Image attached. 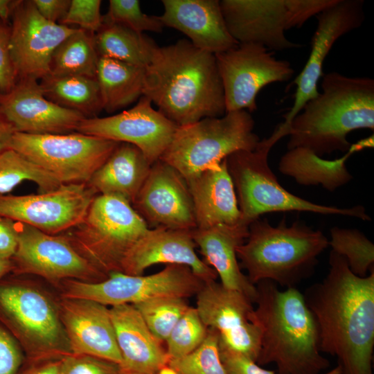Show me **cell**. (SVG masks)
Wrapping results in <instances>:
<instances>
[{
    "mask_svg": "<svg viewBox=\"0 0 374 374\" xmlns=\"http://www.w3.org/2000/svg\"><path fill=\"white\" fill-rule=\"evenodd\" d=\"M24 181L36 184L39 193L54 190L62 185L19 152L5 149L0 153V194L6 195Z\"/></svg>",
    "mask_w": 374,
    "mask_h": 374,
    "instance_id": "cell-34",
    "label": "cell"
},
{
    "mask_svg": "<svg viewBox=\"0 0 374 374\" xmlns=\"http://www.w3.org/2000/svg\"><path fill=\"white\" fill-rule=\"evenodd\" d=\"M61 374H123L115 362L87 355L70 354L62 359Z\"/></svg>",
    "mask_w": 374,
    "mask_h": 374,
    "instance_id": "cell-41",
    "label": "cell"
},
{
    "mask_svg": "<svg viewBox=\"0 0 374 374\" xmlns=\"http://www.w3.org/2000/svg\"><path fill=\"white\" fill-rule=\"evenodd\" d=\"M249 226L241 223L217 225L208 229H195L192 236L199 248L204 261L212 267L225 287L240 292L254 303L257 296L251 283L240 267L236 249L246 240Z\"/></svg>",
    "mask_w": 374,
    "mask_h": 374,
    "instance_id": "cell-26",
    "label": "cell"
},
{
    "mask_svg": "<svg viewBox=\"0 0 374 374\" xmlns=\"http://www.w3.org/2000/svg\"><path fill=\"white\" fill-rule=\"evenodd\" d=\"M205 283L187 266L166 265L150 275L132 276L115 272L100 282L78 280L62 281V297L87 299L111 307L136 304L150 299L176 296L187 299L196 296Z\"/></svg>",
    "mask_w": 374,
    "mask_h": 374,
    "instance_id": "cell-12",
    "label": "cell"
},
{
    "mask_svg": "<svg viewBox=\"0 0 374 374\" xmlns=\"http://www.w3.org/2000/svg\"><path fill=\"white\" fill-rule=\"evenodd\" d=\"M58 310L72 354L94 356L120 365L121 355L107 306L62 297Z\"/></svg>",
    "mask_w": 374,
    "mask_h": 374,
    "instance_id": "cell-23",
    "label": "cell"
},
{
    "mask_svg": "<svg viewBox=\"0 0 374 374\" xmlns=\"http://www.w3.org/2000/svg\"><path fill=\"white\" fill-rule=\"evenodd\" d=\"M120 143L74 132L14 133L7 145L62 184L87 183Z\"/></svg>",
    "mask_w": 374,
    "mask_h": 374,
    "instance_id": "cell-11",
    "label": "cell"
},
{
    "mask_svg": "<svg viewBox=\"0 0 374 374\" xmlns=\"http://www.w3.org/2000/svg\"><path fill=\"white\" fill-rule=\"evenodd\" d=\"M179 126L142 96L131 109L107 117L83 119L76 132L137 147L152 165L170 143Z\"/></svg>",
    "mask_w": 374,
    "mask_h": 374,
    "instance_id": "cell-18",
    "label": "cell"
},
{
    "mask_svg": "<svg viewBox=\"0 0 374 374\" xmlns=\"http://www.w3.org/2000/svg\"><path fill=\"white\" fill-rule=\"evenodd\" d=\"M186 181L192 197L196 229L241 223L235 190L226 159L217 167L207 169Z\"/></svg>",
    "mask_w": 374,
    "mask_h": 374,
    "instance_id": "cell-27",
    "label": "cell"
},
{
    "mask_svg": "<svg viewBox=\"0 0 374 374\" xmlns=\"http://www.w3.org/2000/svg\"><path fill=\"white\" fill-rule=\"evenodd\" d=\"M103 23L119 24L138 33H161L165 27L159 16L142 12L138 0H110Z\"/></svg>",
    "mask_w": 374,
    "mask_h": 374,
    "instance_id": "cell-39",
    "label": "cell"
},
{
    "mask_svg": "<svg viewBox=\"0 0 374 374\" xmlns=\"http://www.w3.org/2000/svg\"><path fill=\"white\" fill-rule=\"evenodd\" d=\"M221 77L226 112L257 109L256 97L265 86L289 81L294 70L287 60L258 44H238L215 55Z\"/></svg>",
    "mask_w": 374,
    "mask_h": 374,
    "instance_id": "cell-13",
    "label": "cell"
},
{
    "mask_svg": "<svg viewBox=\"0 0 374 374\" xmlns=\"http://www.w3.org/2000/svg\"><path fill=\"white\" fill-rule=\"evenodd\" d=\"M275 283L256 284L253 317L260 329L256 363L274 364L277 374H320L330 366L319 350V330L303 294Z\"/></svg>",
    "mask_w": 374,
    "mask_h": 374,
    "instance_id": "cell-3",
    "label": "cell"
},
{
    "mask_svg": "<svg viewBox=\"0 0 374 374\" xmlns=\"http://www.w3.org/2000/svg\"><path fill=\"white\" fill-rule=\"evenodd\" d=\"M39 82L43 94L48 100L77 112L86 118L98 117L103 110L96 78L48 75Z\"/></svg>",
    "mask_w": 374,
    "mask_h": 374,
    "instance_id": "cell-31",
    "label": "cell"
},
{
    "mask_svg": "<svg viewBox=\"0 0 374 374\" xmlns=\"http://www.w3.org/2000/svg\"><path fill=\"white\" fill-rule=\"evenodd\" d=\"M289 132L290 125L283 122L269 137L260 140L253 150H239L226 158L241 223L249 226L263 214L285 211L338 215L370 221L363 206L339 208L315 204L291 193L280 184L269 168L268 155L272 147Z\"/></svg>",
    "mask_w": 374,
    "mask_h": 374,
    "instance_id": "cell-6",
    "label": "cell"
},
{
    "mask_svg": "<svg viewBox=\"0 0 374 374\" xmlns=\"http://www.w3.org/2000/svg\"><path fill=\"white\" fill-rule=\"evenodd\" d=\"M71 0H33L39 13L46 20L60 24L67 13Z\"/></svg>",
    "mask_w": 374,
    "mask_h": 374,
    "instance_id": "cell-46",
    "label": "cell"
},
{
    "mask_svg": "<svg viewBox=\"0 0 374 374\" xmlns=\"http://www.w3.org/2000/svg\"><path fill=\"white\" fill-rule=\"evenodd\" d=\"M143 96L179 127L226 113L215 55L188 39L155 48L145 67Z\"/></svg>",
    "mask_w": 374,
    "mask_h": 374,
    "instance_id": "cell-2",
    "label": "cell"
},
{
    "mask_svg": "<svg viewBox=\"0 0 374 374\" xmlns=\"http://www.w3.org/2000/svg\"><path fill=\"white\" fill-rule=\"evenodd\" d=\"M164 26L178 30L196 48L214 55L238 44L226 28L218 0H163Z\"/></svg>",
    "mask_w": 374,
    "mask_h": 374,
    "instance_id": "cell-24",
    "label": "cell"
},
{
    "mask_svg": "<svg viewBox=\"0 0 374 374\" xmlns=\"http://www.w3.org/2000/svg\"><path fill=\"white\" fill-rule=\"evenodd\" d=\"M18 244L12 273L32 274L52 283L65 280L98 283L108 277L82 257L62 234L51 235L17 222Z\"/></svg>",
    "mask_w": 374,
    "mask_h": 374,
    "instance_id": "cell-14",
    "label": "cell"
},
{
    "mask_svg": "<svg viewBox=\"0 0 374 374\" xmlns=\"http://www.w3.org/2000/svg\"><path fill=\"white\" fill-rule=\"evenodd\" d=\"M335 0H222V13L238 44H258L269 50L299 48L285 32L301 27Z\"/></svg>",
    "mask_w": 374,
    "mask_h": 374,
    "instance_id": "cell-10",
    "label": "cell"
},
{
    "mask_svg": "<svg viewBox=\"0 0 374 374\" xmlns=\"http://www.w3.org/2000/svg\"><path fill=\"white\" fill-rule=\"evenodd\" d=\"M322 92L308 101L290 124L287 150L305 148L322 157L347 152L348 134L374 130V80L338 72L323 74Z\"/></svg>",
    "mask_w": 374,
    "mask_h": 374,
    "instance_id": "cell-4",
    "label": "cell"
},
{
    "mask_svg": "<svg viewBox=\"0 0 374 374\" xmlns=\"http://www.w3.org/2000/svg\"><path fill=\"white\" fill-rule=\"evenodd\" d=\"M154 227L196 229L192 197L185 178L172 166L159 159L132 204Z\"/></svg>",
    "mask_w": 374,
    "mask_h": 374,
    "instance_id": "cell-20",
    "label": "cell"
},
{
    "mask_svg": "<svg viewBox=\"0 0 374 374\" xmlns=\"http://www.w3.org/2000/svg\"><path fill=\"white\" fill-rule=\"evenodd\" d=\"M373 145V136L353 144L344 155L335 160L323 159L301 148L288 150L281 157L278 169L304 186L321 185L333 192L346 184L353 177L346 166V160L355 152Z\"/></svg>",
    "mask_w": 374,
    "mask_h": 374,
    "instance_id": "cell-29",
    "label": "cell"
},
{
    "mask_svg": "<svg viewBox=\"0 0 374 374\" xmlns=\"http://www.w3.org/2000/svg\"><path fill=\"white\" fill-rule=\"evenodd\" d=\"M248 235L236 249L240 267L256 285L270 280L285 288L296 287L309 278L329 240L319 230L296 221L287 226L285 218L274 226L267 219L249 225Z\"/></svg>",
    "mask_w": 374,
    "mask_h": 374,
    "instance_id": "cell-5",
    "label": "cell"
},
{
    "mask_svg": "<svg viewBox=\"0 0 374 374\" xmlns=\"http://www.w3.org/2000/svg\"><path fill=\"white\" fill-rule=\"evenodd\" d=\"M329 271L304 292L319 330V350L335 357L339 374H373L374 270L355 275L331 250Z\"/></svg>",
    "mask_w": 374,
    "mask_h": 374,
    "instance_id": "cell-1",
    "label": "cell"
},
{
    "mask_svg": "<svg viewBox=\"0 0 374 374\" xmlns=\"http://www.w3.org/2000/svg\"><path fill=\"white\" fill-rule=\"evenodd\" d=\"M219 347L220 358L226 374H276L273 371L262 368L255 361L243 355L220 345ZM323 374H339V368L337 366Z\"/></svg>",
    "mask_w": 374,
    "mask_h": 374,
    "instance_id": "cell-43",
    "label": "cell"
},
{
    "mask_svg": "<svg viewBox=\"0 0 374 374\" xmlns=\"http://www.w3.org/2000/svg\"><path fill=\"white\" fill-rule=\"evenodd\" d=\"M192 230L155 227L148 230L126 254L121 273L139 276L157 264L188 267L205 283L216 280L215 271L196 253Z\"/></svg>",
    "mask_w": 374,
    "mask_h": 374,
    "instance_id": "cell-22",
    "label": "cell"
},
{
    "mask_svg": "<svg viewBox=\"0 0 374 374\" xmlns=\"http://www.w3.org/2000/svg\"><path fill=\"white\" fill-rule=\"evenodd\" d=\"M123 374H158L170 359L132 304L109 308Z\"/></svg>",
    "mask_w": 374,
    "mask_h": 374,
    "instance_id": "cell-25",
    "label": "cell"
},
{
    "mask_svg": "<svg viewBox=\"0 0 374 374\" xmlns=\"http://www.w3.org/2000/svg\"><path fill=\"white\" fill-rule=\"evenodd\" d=\"M97 195L87 183L62 184L38 194H0V215L48 234H61L82 221Z\"/></svg>",
    "mask_w": 374,
    "mask_h": 374,
    "instance_id": "cell-15",
    "label": "cell"
},
{
    "mask_svg": "<svg viewBox=\"0 0 374 374\" xmlns=\"http://www.w3.org/2000/svg\"><path fill=\"white\" fill-rule=\"evenodd\" d=\"M62 359L32 363L17 374H61Z\"/></svg>",
    "mask_w": 374,
    "mask_h": 374,
    "instance_id": "cell-47",
    "label": "cell"
},
{
    "mask_svg": "<svg viewBox=\"0 0 374 374\" xmlns=\"http://www.w3.org/2000/svg\"><path fill=\"white\" fill-rule=\"evenodd\" d=\"M134 305L150 332L160 342L166 341L173 328L190 307L186 299L176 296L156 298Z\"/></svg>",
    "mask_w": 374,
    "mask_h": 374,
    "instance_id": "cell-36",
    "label": "cell"
},
{
    "mask_svg": "<svg viewBox=\"0 0 374 374\" xmlns=\"http://www.w3.org/2000/svg\"><path fill=\"white\" fill-rule=\"evenodd\" d=\"M148 229L125 199L97 195L82 221L61 234L82 257L109 277L121 272L126 254Z\"/></svg>",
    "mask_w": 374,
    "mask_h": 374,
    "instance_id": "cell-7",
    "label": "cell"
},
{
    "mask_svg": "<svg viewBox=\"0 0 374 374\" xmlns=\"http://www.w3.org/2000/svg\"><path fill=\"white\" fill-rule=\"evenodd\" d=\"M208 331L195 307L190 306L165 341L169 359L181 358L194 351L204 341Z\"/></svg>",
    "mask_w": 374,
    "mask_h": 374,
    "instance_id": "cell-38",
    "label": "cell"
},
{
    "mask_svg": "<svg viewBox=\"0 0 374 374\" xmlns=\"http://www.w3.org/2000/svg\"><path fill=\"white\" fill-rule=\"evenodd\" d=\"M10 49L17 80H41L49 74L57 47L77 28L50 22L33 0H17L10 19Z\"/></svg>",
    "mask_w": 374,
    "mask_h": 374,
    "instance_id": "cell-17",
    "label": "cell"
},
{
    "mask_svg": "<svg viewBox=\"0 0 374 374\" xmlns=\"http://www.w3.org/2000/svg\"><path fill=\"white\" fill-rule=\"evenodd\" d=\"M329 246L343 256L350 270L366 277L374 270V245L360 231L334 226L330 229Z\"/></svg>",
    "mask_w": 374,
    "mask_h": 374,
    "instance_id": "cell-35",
    "label": "cell"
},
{
    "mask_svg": "<svg viewBox=\"0 0 374 374\" xmlns=\"http://www.w3.org/2000/svg\"><path fill=\"white\" fill-rule=\"evenodd\" d=\"M10 25L0 18V92L10 91L17 78L12 62L10 49Z\"/></svg>",
    "mask_w": 374,
    "mask_h": 374,
    "instance_id": "cell-44",
    "label": "cell"
},
{
    "mask_svg": "<svg viewBox=\"0 0 374 374\" xmlns=\"http://www.w3.org/2000/svg\"><path fill=\"white\" fill-rule=\"evenodd\" d=\"M0 322L17 341L30 364L71 354L58 306L35 287L2 278Z\"/></svg>",
    "mask_w": 374,
    "mask_h": 374,
    "instance_id": "cell-9",
    "label": "cell"
},
{
    "mask_svg": "<svg viewBox=\"0 0 374 374\" xmlns=\"http://www.w3.org/2000/svg\"><path fill=\"white\" fill-rule=\"evenodd\" d=\"M14 133L13 129L0 112V153L7 148L8 143Z\"/></svg>",
    "mask_w": 374,
    "mask_h": 374,
    "instance_id": "cell-48",
    "label": "cell"
},
{
    "mask_svg": "<svg viewBox=\"0 0 374 374\" xmlns=\"http://www.w3.org/2000/svg\"><path fill=\"white\" fill-rule=\"evenodd\" d=\"M13 267L11 259L0 258V280L12 273Z\"/></svg>",
    "mask_w": 374,
    "mask_h": 374,
    "instance_id": "cell-50",
    "label": "cell"
},
{
    "mask_svg": "<svg viewBox=\"0 0 374 374\" xmlns=\"http://www.w3.org/2000/svg\"><path fill=\"white\" fill-rule=\"evenodd\" d=\"M17 0H0V18L10 21V19Z\"/></svg>",
    "mask_w": 374,
    "mask_h": 374,
    "instance_id": "cell-49",
    "label": "cell"
},
{
    "mask_svg": "<svg viewBox=\"0 0 374 374\" xmlns=\"http://www.w3.org/2000/svg\"><path fill=\"white\" fill-rule=\"evenodd\" d=\"M195 296V308L205 326L218 333L219 345L256 362L261 332L253 302L216 280L204 283Z\"/></svg>",
    "mask_w": 374,
    "mask_h": 374,
    "instance_id": "cell-16",
    "label": "cell"
},
{
    "mask_svg": "<svg viewBox=\"0 0 374 374\" xmlns=\"http://www.w3.org/2000/svg\"><path fill=\"white\" fill-rule=\"evenodd\" d=\"M168 367L175 374H226L220 358L218 333L208 328L199 346L183 357L170 359Z\"/></svg>",
    "mask_w": 374,
    "mask_h": 374,
    "instance_id": "cell-37",
    "label": "cell"
},
{
    "mask_svg": "<svg viewBox=\"0 0 374 374\" xmlns=\"http://www.w3.org/2000/svg\"><path fill=\"white\" fill-rule=\"evenodd\" d=\"M100 0H71L67 13L60 24L96 33L103 24Z\"/></svg>",
    "mask_w": 374,
    "mask_h": 374,
    "instance_id": "cell-40",
    "label": "cell"
},
{
    "mask_svg": "<svg viewBox=\"0 0 374 374\" xmlns=\"http://www.w3.org/2000/svg\"><path fill=\"white\" fill-rule=\"evenodd\" d=\"M0 112L15 133L30 134L72 133L86 118L48 100L34 79L19 80L10 91L0 92Z\"/></svg>",
    "mask_w": 374,
    "mask_h": 374,
    "instance_id": "cell-21",
    "label": "cell"
},
{
    "mask_svg": "<svg viewBox=\"0 0 374 374\" xmlns=\"http://www.w3.org/2000/svg\"><path fill=\"white\" fill-rule=\"evenodd\" d=\"M158 374H175L168 366Z\"/></svg>",
    "mask_w": 374,
    "mask_h": 374,
    "instance_id": "cell-51",
    "label": "cell"
},
{
    "mask_svg": "<svg viewBox=\"0 0 374 374\" xmlns=\"http://www.w3.org/2000/svg\"><path fill=\"white\" fill-rule=\"evenodd\" d=\"M23 359L20 345L0 322V374H17Z\"/></svg>",
    "mask_w": 374,
    "mask_h": 374,
    "instance_id": "cell-42",
    "label": "cell"
},
{
    "mask_svg": "<svg viewBox=\"0 0 374 374\" xmlns=\"http://www.w3.org/2000/svg\"><path fill=\"white\" fill-rule=\"evenodd\" d=\"M145 68L99 57L96 79L103 109L107 113L127 107L143 96Z\"/></svg>",
    "mask_w": 374,
    "mask_h": 374,
    "instance_id": "cell-30",
    "label": "cell"
},
{
    "mask_svg": "<svg viewBox=\"0 0 374 374\" xmlns=\"http://www.w3.org/2000/svg\"><path fill=\"white\" fill-rule=\"evenodd\" d=\"M363 0H335L316 15L318 24L311 41L308 61L293 83L296 84L294 105L283 117L290 125L304 105L317 97L318 82L323 76V65L335 42L359 28L365 19Z\"/></svg>",
    "mask_w": 374,
    "mask_h": 374,
    "instance_id": "cell-19",
    "label": "cell"
},
{
    "mask_svg": "<svg viewBox=\"0 0 374 374\" xmlns=\"http://www.w3.org/2000/svg\"><path fill=\"white\" fill-rule=\"evenodd\" d=\"M99 57H107L145 68L150 63L156 43L143 33L123 26L103 23L94 34Z\"/></svg>",
    "mask_w": 374,
    "mask_h": 374,
    "instance_id": "cell-32",
    "label": "cell"
},
{
    "mask_svg": "<svg viewBox=\"0 0 374 374\" xmlns=\"http://www.w3.org/2000/svg\"><path fill=\"white\" fill-rule=\"evenodd\" d=\"M98 60L94 33L77 28L55 50L48 75L96 78Z\"/></svg>",
    "mask_w": 374,
    "mask_h": 374,
    "instance_id": "cell-33",
    "label": "cell"
},
{
    "mask_svg": "<svg viewBox=\"0 0 374 374\" xmlns=\"http://www.w3.org/2000/svg\"><path fill=\"white\" fill-rule=\"evenodd\" d=\"M247 110L227 112L177 127L159 159L175 168L186 180L217 167L239 150H253L260 139Z\"/></svg>",
    "mask_w": 374,
    "mask_h": 374,
    "instance_id": "cell-8",
    "label": "cell"
},
{
    "mask_svg": "<svg viewBox=\"0 0 374 374\" xmlns=\"http://www.w3.org/2000/svg\"><path fill=\"white\" fill-rule=\"evenodd\" d=\"M17 244V222L0 215V258L11 259Z\"/></svg>",
    "mask_w": 374,
    "mask_h": 374,
    "instance_id": "cell-45",
    "label": "cell"
},
{
    "mask_svg": "<svg viewBox=\"0 0 374 374\" xmlns=\"http://www.w3.org/2000/svg\"><path fill=\"white\" fill-rule=\"evenodd\" d=\"M151 164L136 146L120 143L87 182L98 195H114L134 202Z\"/></svg>",
    "mask_w": 374,
    "mask_h": 374,
    "instance_id": "cell-28",
    "label": "cell"
}]
</instances>
